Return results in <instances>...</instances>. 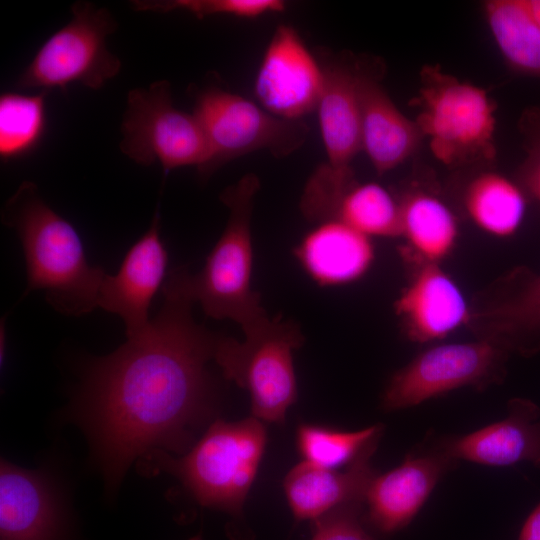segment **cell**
<instances>
[{"mask_svg": "<svg viewBox=\"0 0 540 540\" xmlns=\"http://www.w3.org/2000/svg\"><path fill=\"white\" fill-rule=\"evenodd\" d=\"M382 429V424H376L357 431H340L303 423L297 428V449L304 461L318 467L336 469L349 464Z\"/></svg>", "mask_w": 540, "mask_h": 540, "instance_id": "cell-27", "label": "cell"}, {"mask_svg": "<svg viewBox=\"0 0 540 540\" xmlns=\"http://www.w3.org/2000/svg\"><path fill=\"white\" fill-rule=\"evenodd\" d=\"M463 202L473 223L499 238L515 234L526 210L522 188L496 172H484L473 178L466 187Z\"/></svg>", "mask_w": 540, "mask_h": 540, "instance_id": "cell-23", "label": "cell"}, {"mask_svg": "<svg viewBox=\"0 0 540 540\" xmlns=\"http://www.w3.org/2000/svg\"><path fill=\"white\" fill-rule=\"evenodd\" d=\"M457 463L435 441L409 453L398 467L376 474L365 498V514L370 527L376 533L386 535L408 526L440 479Z\"/></svg>", "mask_w": 540, "mask_h": 540, "instance_id": "cell-14", "label": "cell"}, {"mask_svg": "<svg viewBox=\"0 0 540 540\" xmlns=\"http://www.w3.org/2000/svg\"><path fill=\"white\" fill-rule=\"evenodd\" d=\"M72 17L38 49L18 77L20 90L61 88L79 83L98 90L121 70L120 59L112 54L106 39L117 22L105 8L88 1L71 6Z\"/></svg>", "mask_w": 540, "mask_h": 540, "instance_id": "cell-7", "label": "cell"}, {"mask_svg": "<svg viewBox=\"0 0 540 540\" xmlns=\"http://www.w3.org/2000/svg\"><path fill=\"white\" fill-rule=\"evenodd\" d=\"M509 355L482 339L432 346L393 374L382 394V408H410L462 387L484 390L501 383Z\"/></svg>", "mask_w": 540, "mask_h": 540, "instance_id": "cell-11", "label": "cell"}, {"mask_svg": "<svg viewBox=\"0 0 540 540\" xmlns=\"http://www.w3.org/2000/svg\"><path fill=\"white\" fill-rule=\"evenodd\" d=\"M260 188L258 177L249 173L226 188L221 201L229 209L226 227L208 255L203 269L191 275L195 302L214 319H230L244 334L263 326L270 317L252 288L253 246L251 217Z\"/></svg>", "mask_w": 540, "mask_h": 540, "instance_id": "cell-4", "label": "cell"}, {"mask_svg": "<svg viewBox=\"0 0 540 540\" xmlns=\"http://www.w3.org/2000/svg\"><path fill=\"white\" fill-rule=\"evenodd\" d=\"M167 264L157 211L147 232L125 254L118 271L114 275L106 273L99 290L98 307L123 320L127 337L149 325L150 306L164 285Z\"/></svg>", "mask_w": 540, "mask_h": 540, "instance_id": "cell-15", "label": "cell"}, {"mask_svg": "<svg viewBox=\"0 0 540 540\" xmlns=\"http://www.w3.org/2000/svg\"><path fill=\"white\" fill-rule=\"evenodd\" d=\"M189 540H202V537H201V535H196V536H193L192 538H190Z\"/></svg>", "mask_w": 540, "mask_h": 540, "instance_id": "cell-33", "label": "cell"}, {"mask_svg": "<svg viewBox=\"0 0 540 540\" xmlns=\"http://www.w3.org/2000/svg\"><path fill=\"white\" fill-rule=\"evenodd\" d=\"M121 132L120 150L139 165L158 162L166 173L184 166L199 171L208 159L198 119L174 106L166 80L129 91Z\"/></svg>", "mask_w": 540, "mask_h": 540, "instance_id": "cell-10", "label": "cell"}, {"mask_svg": "<svg viewBox=\"0 0 540 540\" xmlns=\"http://www.w3.org/2000/svg\"><path fill=\"white\" fill-rule=\"evenodd\" d=\"M400 236L418 262L440 263L454 249L458 223L452 210L424 191L408 193L400 202Z\"/></svg>", "mask_w": 540, "mask_h": 540, "instance_id": "cell-22", "label": "cell"}, {"mask_svg": "<svg viewBox=\"0 0 540 540\" xmlns=\"http://www.w3.org/2000/svg\"><path fill=\"white\" fill-rule=\"evenodd\" d=\"M382 433L383 429L376 433L343 471L306 461L289 471L284 491L297 521H312L344 504L365 503L368 487L376 476L371 459Z\"/></svg>", "mask_w": 540, "mask_h": 540, "instance_id": "cell-19", "label": "cell"}, {"mask_svg": "<svg viewBox=\"0 0 540 540\" xmlns=\"http://www.w3.org/2000/svg\"><path fill=\"white\" fill-rule=\"evenodd\" d=\"M469 328L510 353L540 351V273L515 268L496 280L471 306Z\"/></svg>", "mask_w": 540, "mask_h": 540, "instance_id": "cell-12", "label": "cell"}, {"mask_svg": "<svg viewBox=\"0 0 540 540\" xmlns=\"http://www.w3.org/2000/svg\"><path fill=\"white\" fill-rule=\"evenodd\" d=\"M162 290L163 304L149 325L86 368L79 417L109 487L140 456L184 454L213 411L207 363L219 335L195 322L186 269L171 271Z\"/></svg>", "mask_w": 540, "mask_h": 540, "instance_id": "cell-1", "label": "cell"}, {"mask_svg": "<svg viewBox=\"0 0 540 540\" xmlns=\"http://www.w3.org/2000/svg\"><path fill=\"white\" fill-rule=\"evenodd\" d=\"M520 182L521 188L540 203V136L529 147L520 169Z\"/></svg>", "mask_w": 540, "mask_h": 540, "instance_id": "cell-30", "label": "cell"}, {"mask_svg": "<svg viewBox=\"0 0 540 540\" xmlns=\"http://www.w3.org/2000/svg\"><path fill=\"white\" fill-rule=\"evenodd\" d=\"M324 73L316 110L326 158L308 179L300 203L303 214L319 222L333 219L340 199L355 183L352 162L362 150L357 71L329 64Z\"/></svg>", "mask_w": 540, "mask_h": 540, "instance_id": "cell-8", "label": "cell"}, {"mask_svg": "<svg viewBox=\"0 0 540 540\" xmlns=\"http://www.w3.org/2000/svg\"><path fill=\"white\" fill-rule=\"evenodd\" d=\"M518 540H540V502L526 518Z\"/></svg>", "mask_w": 540, "mask_h": 540, "instance_id": "cell-31", "label": "cell"}, {"mask_svg": "<svg viewBox=\"0 0 540 540\" xmlns=\"http://www.w3.org/2000/svg\"><path fill=\"white\" fill-rule=\"evenodd\" d=\"M47 126L46 91L6 92L0 96V158L28 155L41 142Z\"/></svg>", "mask_w": 540, "mask_h": 540, "instance_id": "cell-25", "label": "cell"}, {"mask_svg": "<svg viewBox=\"0 0 540 540\" xmlns=\"http://www.w3.org/2000/svg\"><path fill=\"white\" fill-rule=\"evenodd\" d=\"M266 440L263 422L254 416L237 422L217 419L179 458L164 451L149 455L177 477L200 505L240 516Z\"/></svg>", "mask_w": 540, "mask_h": 540, "instance_id": "cell-3", "label": "cell"}, {"mask_svg": "<svg viewBox=\"0 0 540 540\" xmlns=\"http://www.w3.org/2000/svg\"><path fill=\"white\" fill-rule=\"evenodd\" d=\"M193 114L207 143L208 159L198 171L206 179L227 162L258 150L287 156L301 147L308 127L279 118L241 95L210 85L197 92Z\"/></svg>", "mask_w": 540, "mask_h": 540, "instance_id": "cell-9", "label": "cell"}, {"mask_svg": "<svg viewBox=\"0 0 540 540\" xmlns=\"http://www.w3.org/2000/svg\"><path fill=\"white\" fill-rule=\"evenodd\" d=\"M415 121L429 138L434 156L447 166L495 157L494 101L486 90L444 73L439 66H425Z\"/></svg>", "mask_w": 540, "mask_h": 540, "instance_id": "cell-5", "label": "cell"}, {"mask_svg": "<svg viewBox=\"0 0 540 540\" xmlns=\"http://www.w3.org/2000/svg\"><path fill=\"white\" fill-rule=\"evenodd\" d=\"M484 13L491 34L505 61L513 69L540 77V28L522 0H490Z\"/></svg>", "mask_w": 540, "mask_h": 540, "instance_id": "cell-24", "label": "cell"}, {"mask_svg": "<svg viewBox=\"0 0 540 540\" xmlns=\"http://www.w3.org/2000/svg\"><path fill=\"white\" fill-rule=\"evenodd\" d=\"M244 335L243 342L219 335L213 359L227 380L249 393L252 416L282 424L297 398L293 351L304 342L300 327L275 317Z\"/></svg>", "mask_w": 540, "mask_h": 540, "instance_id": "cell-6", "label": "cell"}, {"mask_svg": "<svg viewBox=\"0 0 540 540\" xmlns=\"http://www.w3.org/2000/svg\"><path fill=\"white\" fill-rule=\"evenodd\" d=\"M2 220L21 241L27 272L25 295L44 290L54 309L81 316L98 307L106 272L91 265L75 227L24 181L5 203Z\"/></svg>", "mask_w": 540, "mask_h": 540, "instance_id": "cell-2", "label": "cell"}, {"mask_svg": "<svg viewBox=\"0 0 540 540\" xmlns=\"http://www.w3.org/2000/svg\"><path fill=\"white\" fill-rule=\"evenodd\" d=\"M362 150L382 175L408 159L424 137L372 77L357 72Z\"/></svg>", "mask_w": 540, "mask_h": 540, "instance_id": "cell-20", "label": "cell"}, {"mask_svg": "<svg viewBox=\"0 0 540 540\" xmlns=\"http://www.w3.org/2000/svg\"><path fill=\"white\" fill-rule=\"evenodd\" d=\"M131 5L135 11L141 12L168 13L181 10L198 19L212 15L254 18L285 9V3L281 0H134Z\"/></svg>", "mask_w": 540, "mask_h": 540, "instance_id": "cell-28", "label": "cell"}, {"mask_svg": "<svg viewBox=\"0 0 540 540\" xmlns=\"http://www.w3.org/2000/svg\"><path fill=\"white\" fill-rule=\"evenodd\" d=\"M295 254L308 275L323 286L359 279L374 260L371 238L337 219L320 222Z\"/></svg>", "mask_w": 540, "mask_h": 540, "instance_id": "cell-21", "label": "cell"}, {"mask_svg": "<svg viewBox=\"0 0 540 540\" xmlns=\"http://www.w3.org/2000/svg\"><path fill=\"white\" fill-rule=\"evenodd\" d=\"M400 202L376 183H354L340 199L333 219L368 237H398Z\"/></svg>", "mask_w": 540, "mask_h": 540, "instance_id": "cell-26", "label": "cell"}, {"mask_svg": "<svg viewBox=\"0 0 540 540\" xmlns=\"http://www.w3.org/2000/svg\"><path fill=\"white\" fill-rule=\"evenodd\" d=\"M311 540H378L367 522L365 503L338 506L312 520Z\"/></svg>", "mask_w": 540, "mask_h": 540, "instance_id": "cell-29", "label": "cell"}, {"mask_svg": "<svg viewBox=\"0 0 540 540\" xmlns=\"http://www.w3.org/2000/svg\"><path fill=\"white\" fill-rule=\"evenodd\" d=\"M436 444L456 461L496 467L529 462L540 468V408L531 400L513 398L503 420Z\"/></svg>", "mask_w": 540, "mask_h": 540, "instance_id": "cell-18", "label": "cell"}, {"mask_svg": "<svg viewBox=\"0 0 540 540\" xmlns=\"http://www.w3.org/2000/svg\"><path fill=\"white\" fill-rule=\"evenodd\" d=\"M65 511L43 472L1 462L0 540H62Z\"/></svg>", "mask_w": 540, "mask_h": 540, "instance_id": "cell-17", "label": "cell"}, {"mask_svg": "<svg viewBox=\"0 0 540 540\" xmlns=\"http://www.w3.org/2000/svg\"><path fill=\"white\" fill-rule=\"evenodd\" d=\"M325 83L321 67L297 31L277 27L254 81L260 106L271 114L297 121L317 109Z\"/></svg>", "mask_w": 540, "mask_h": 540, "instance_id": "cell-13", "label": "cell"}, {"mask_svg": "<svg viewBox=\"0 0 540 540\" xmlns=\"http://www.w3.org/2000/svg\"><path fill=\"white\" fill-rule=\"evenodd\" d=\"M395 312L409 340H441L469 325L471 306L455 280L440 263L418 262L395 302Z\"/></svg>", "mask_w": 540, "mask_h": 540, "instance_id": "cell-16", "label": "cell"}, {"mask_svg": "<svg viewBox=\"0 0 540 540\" xmlns=\"http://www.w3.org/2000/svg\"><path fill=\"white\" fill-rule=\"evenodd\" d=\"M522 2L531 19L540 28V0H522Z\"/></svg>", "mask_w": 540, "mask_h": 540, "instance_id": "cell-32", "label": "cell"}]
</instances>
